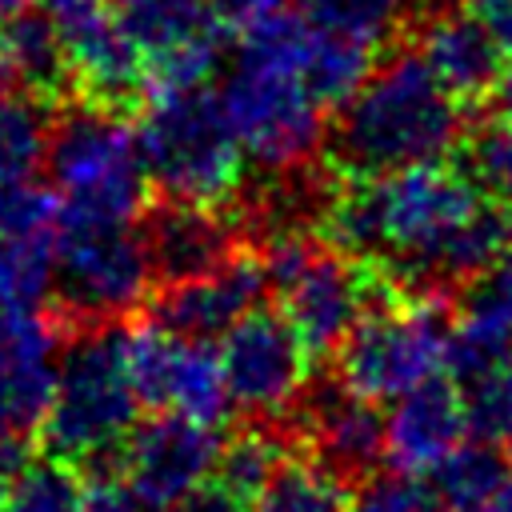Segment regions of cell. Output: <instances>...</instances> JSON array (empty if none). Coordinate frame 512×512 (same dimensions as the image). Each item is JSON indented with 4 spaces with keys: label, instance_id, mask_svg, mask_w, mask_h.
Masks as SVG:
<instances>
[{
    "label": "cell",
    "instance_id": "36",
    "mask_svg": "<svg viewBox=\"0 0 512 512\" xmlns=\"http://www.w3.org/2000/svg\"><path fill=\"white\" fill-rule=\"evenodd\" d=\"M212 4H216L220 24L244 32V28H252V24H264V20L280 16V12H288L292 0H212Z\"/></svg>",
    "mask_w": 512,
    "mask_h": 512
},
{
    "label": "cell",
    "instance_id": "5",
    "mask_svg": "<svg viewBox=\"0 0 512 512\" xmlns=\"http://www.w3.org/2000/svg\"><path fill=\"white\" fill-rule=\"evenodd\" d=\"M452 300L396 288L372 268V300L336 348V376L368 400H396L448 368Z\"/></svg>",
    "mask_w": 512,
    "mask_h": 512
},
{
    "label": "cell",
    "instance_id": "20",
    "mask_svg": "<svg viewBox=\"0 0 512 512\" xmlns=\"http://www.w3.org/2000/svg\"><path fill=\"white\" fill-rule=\"evenodd\" d=\"M508 480V456L496 440H468L456 444L428 476L424 492L432 500V512H480L500 484Z\"/></svg>",
    "mask_w": 512,
    "mask_h": 512
},
{
    "label": "cell",
    "instance_id": "21",
    "mask_svg": "<svg viewBox=\"0 0 512 512\" xmlns=\"http://www.w3.org/2000/svg\"><path fill=\"white\" fill-rule=\"evenodd\" d=\"M112 12L144 60L204 36H220L212 0H112Z\"/></svg>",
    "mask_w": 512,
    "mask_h": 512
},
{
    "label": "cell",
    "instance_id": "8",
    "mask_svg": "<svg viewBox=\"0 0 512 512\" xmlns=\"http://www.w3.org/2000/svg\"><path fill=\"white\" fill-rule=\"evenodd\" d=\"M156 272L132 224H60L56 308L68 320H128L144 312Z\"/></svg>",
    "mask_w": 512,
    "mask_h": 512
},
{
    "label": "cell",
    "instance_id": "23",
    "mask_svg": "<svg viewBox=\"0 0 512 512\" xmlns=\"http://www.w3.org/2000/svg\"><path fill=\"white\" fill-rule=\"evenodd\" d=\"M56 104L4 84L0 88V176H36V168L48 160Z\"/></svg>",
    "mask_w": 512,
    "mask_h": 512
},
{
    "label": "cell",
    "instance_id": "11",
    "mask_svg": "<svg viewBox=\"0 0 512 512\" xmlns=\"http://www.w3.org/2000/svg\"><path fill=\"white\" fill-rule=\"evenodd\" d=\"M376 400L356 396L340 384V376L308 380L300 404L288 416V432L296 448L312 456L320 468L340 476L344 484H360L384 464V416L372 408Z\"/></svg>",
    "mask_w": 512,
    "mask_h": 512
},
{
    "label": "cell",
    "instance_id": "18",
    "mask_svg": "<svg viewBox=\"0 0 512 512\" xmlns=\"http://www.w3.org/2000/svg\"><path fill=\"white\" fill-rule=\"evenodd\" d=\"M0 48L12 72L16 88H28L52 104L72 100V64H68V48L56 32V24L48 20V12H32L24 8L12 20H0Z\"/></svg>",
    "mask_w": 512,
    "mask_h": 512
},
{
    "label": "cell",
    "instance_id": "44",
    "mask_svg": "<svg viewBox=\"0 0 512 512\" xmlns=\"http://www.w3.org/2000/svg\"><path fill=\"white\" fill-rule=\"evenodd\" d=\"M0 500H4V476H0Z\"/></svg>",
    "mask_w": 512,
    "mask_h": 512
},
{
    "label": "cell",
    "instance_id": "29",
    "mask_svg": "<svg viewBox=\"0 0 512 512\" xmlns=\"http://www.w3.org/2000/svg\"><path fill=\"white\" fill-rule=\"evenodd\" d=\"M68 328L72 320L60 308H0V380L32 364L56 360V348H64Z\"/></svg>",
    "mask_w": 512,
    "mask_h": 512
},
{
    "label": "cell",
    "instance_id": "1",
    "mask_svg": "<svg viewBox=\"0 0 512 512\" xmlns=\"http://www.w3.org/2000/svg\"><path fill=\"white\" fill-rule=\"evenodd\" d=\"M464 112L416 48H396L360 92L340 104L324 160L348 180L448 160L468 132Z\"/></svg>",
    "mask_w": 512,
    "mask_h": 512
},
{
    "label": "cell",
    "instance_id": "42",
    "mask_svg": "<svg viewBox=\"0 0 512 512\" xmlns=\"http://www.w3.org/2000/svg\"><path fill=\"white\" fill-rule=\"evenodd\" d=\"M480 512H512V472H508V480L500 484V492H496Z\"/></svg>",
    "mask_w": 512,
    "mask_h": 512
},
{
    "label": "cell",
    "instance_id": "30",
    "mask_svg": "<svg viewBox=\"0 0 512 512\" xmlns=\"http://www.w3.org/2000/svg\"><path fill=\"white\" fill-rule=\"evenodd\" d=\"M456 152H460V168L472 176V184L484 196L512 204V120L508 116L496 112L492 120L472 124Z\"/></svg>",
    "mask_w": 512,
    "mask_h": 512
},
{
    "label": "cell",
    "instance_id": "28",
    "mask_svg": "<svg viewBox=\"0 0 512 512\" xmlns=\"http://www.w3.org/2000/svg\"><path fill=\"white\" fill-rule=\"evenodd\" d=\"M56 288V232L0 236V308H36Z\"/></svg>",
    "mask_w": 512,
    "mask_h": 512
},
{
    "label": "cell",
    "instance_id": "40",
    "mask_svg": "<svg viewBox=\"0 0 512 512\" xmlns=\"http://www.w3.org/2000/svg\"><path fill=\"white\" fill-rule=\"evenodd\" d=\"M492 100H496V112L512 120V68H508V72L500 76V84H496V92H492Z\"/></svg>",
    "mask_w": 512,
    "mask_h": 512
},
{
    "label": "cell",
    "instance_id": "26",
    "mask_svg": "<svg viewBox=\"0 0 512 512\" xmlns=\"http://www.w3.org/2000/svg\"><path fill=\"white\" fill-rule=\"evenodd\" d=\"M344 500L348 484L300 452L272 472L248 512H344Z\"/></svg>",
    "mask_w": 512,
    "mask_h": 512
},
{
    "label": "cell",
    "instance_id": "9",
    "mask_svg": "<svg viewBox=\"0 0 512 512\" xmlns=\"http://www.w3.org/2000/svg\"><path fill=\"white\" fill-rule=\"evenodd\" d=\"M220 364L232 408L244 412V420L288 428V416L312 380V356L284 312L256 304L248 316H240L224 332Z\"/></svg>",
    "mask_w": 512,
    "mask_h": 512
},
{
    "label": "cell",
    "instance_id": "43",
    "mask_svg": "<svg viewBox=\"0 0 512 512\" xmlns=\"http://www.w3.org/2000/svg\"><path fill=\"white\" fill-rule=\"evenodd\" d=\"M24 8H32V0H0V20H12V16H20Z\"/></svg>",
    "mask_w": 512,
    "mask_h": 512
},
{
    "label": "cell",
    "instance_id": "38",
    "mask_svg": "<svg viewBox=\"0 0 512 512\" xmlns=\"http://www.w3.org/2000/svg\"><path fill=\"white\" fill-rule=\"evenodd\" d=\"M24 444H28L24 436H12V432L0 428V476H4V480L28 460V448H24Z\"/></svg>",
    "mask_w": 512,
    "mask_h": 512
},
{
    "label": "cell",
    "instance_id": "19",
    "mask_svg": "<svg viewBox=\"0 0 512 512\" xmlns=\"http://www.w3.org/2000/svg\"><path fill=\"white\" fill-rule=\"evenodd\" d=\"M376 64H380L376 44L356 40L336 28H320L308 20V36L300 48V76L324 108L348 104L360 92V84L376 72Z\"/></svg>",
    "mask_w": 512,
    "mask_h": 512
},
{
    "label": "cell",
    "instance_id": "14",
    "mask_svg": "<svg viewBox=\"0 0 512 512\" xmlns=\"http://www.w3.org/2000/svg\"><path fill=\"white\" fill-rule=\"evenodd\" d=\"M136 224H140V240L148 248L156 284L204 276L228 264L240 248H248V236L232 208L164 196V200H152Z\"/></svg>",
    "mask_w": 512,
    "mask_h": 512
},
{
    "label": "cell",
    "instance_id": "25",
    "mask_svg": "<svg viewBox=\"0 0 512 512\" xmlns=\"http://www.w3.org/2000/svg\"><path fill=\"white\" fill-rule=\"evenodd\" d=\"M88 488L80 464L64 456H28L8 480L0 512H84Z\"/></svg>",
    "mask_w": 512,
    "mask_h": 512
},
{
    "label": "cell",
    "instance_id": "16",
    "mask_svg": "<svg viewBox=\"0 0 512 512\" xmlns=\"http://www.w3.org/2000/svg\"><path fill=\"white\" fill-rule=\"evenodd\" d=\"M468 416L460 400V384L428 380L404 396L392 400V412L384 416V460L392 472L404 476H428L456 444H464Z\"/></svg>",
    "mask_w": 512,
    "mask_h": 512
},
{
    "label": "cell",
    "instance_id": "34",
    "mask_svg": "<svg viewBox=\"0 0 512 512\" xmlns=\"http://www.w3.org/2000/svg\"><path fill=\"white\" fill-rule=\"evenodd\" d=\"M344 512H432V500H428L424 484H416L404 472H396V476L372 472L360 484H352Z\"/></svg>",
    "mask_w": 512,
    "mask_h": 512
},
{
    "label": "cell",
    "instance_id": "45",
    "mask_svg": "<svg viewBox=\"0 0 512 512\" xmlns=\"http://www.w3.org/2000/svg\"><path fill=\"white\" fill-rule=\"evenodd\" d=\"M508 444H512V440H508Z\"/></svg>",
    "mask_w": 512,
    "mask_h": 512
},
{
    "label": "cell",
    "instance_id": "4",
    "mask_svg": "<svg viewBox=\"0 0 512 512\" xmlns=\"http://www.w3.org/2000/svg\"><path fill=\"white\" fill-rule=\"evenodd\" d=\"M44 164L60 188V224H136L152 204V180L128 112L76 96L56 104Z\"/></svg>",
    "mask_w": 512,
    "mask_h": 512
},
{
    "label": "cell",
    "instance_id": "10",
    "mask_svg": "<svg viewBox=\"0 0 512 512\" xmlns=\"http://www.w3.org/2000/svg\"><path fill=\"white\" fill-rule=\"evenodd\" d=\"M40 8L68 48L72 96L132 116L148 100L144 52L120 28L112 0H40Z\"/></svg>",
    "mask_w": 512,
    "mask_h": 512
},
{
    "label": "cell",
    "instance_id": "39",
    "mask_svg": "<svg viewBox=\"0 0 512 512\" xmlns=\"http://www.w3.org/2000/svg\"><path fill=\"white\" fill-rule=\"evenodd\" d=\"M452 8H468V12H480V16H496L504 8H512V0H448Z\"/></svg>",
    "mask_w": 512,
    "mask_h": 512
},
{
    "label": "cell",
    "instance_id": "35",
    "mask_svg": "<svg viewBox=\"0 0 512 512\" xmlns=\"http://www.w3.org/2000/svg\"><path fill=\"white\" fill-rule=\"evenodd\" d=\"M252 504L244 500V496H236L224 480H216V476H208V480H200L196 488H188L168 512H248Z\"/></svg>",
    "mask_w": 512,
    "mask_h": 512
},
{
    "label": "cell",
    "instance_id": "37",
    "mask_svg": "<svg viewBox=\"0 0 512 512\" xmlns=\"http://www.w3.org/2000/svg\"><path fill=\"white\" fill-rule=\"evenodd\" d=\"M84 512H148V508L136 500V492L124 480H96L88 488Z\"/></svg>",
    "mask_w": 512,
    "mask_h": 512
},
{
    "label": "cell",
    "instance_id": "17",
    "mask_svg": "<svg viewBox=\"0 0 512 512\" xmlns=\"http://www.w3.org/2000/svg\"><path fill=\"white\" fill-rule=\"evenodd\" d=\"M508 352H512V248L460 288L448 368L456 380H464Z\"/></svg>",
    "mask_w": 512,
    "mask_h": 512
},
{
    "label": "cell",
    "instance_id": "31",
    "mask_svg": "<svg viewBox=\"0 0 512 512\" xmlns=\"http://www.w3.org/2000/svg\"><path fill=\"white\" fill-rule=\"evenodd\" d=\"M456 384H460L468 432L476 440H496V444L512 440V352Z\"/></svg>",
    "mask_w": 512,
    "mask_h": 512
},
{
    "label": "cell",
    "instance_id": "2",
    "mask_svg": "<svg viewBox=\"0 0 512 512\" xmlns=\"http://www.w3.org/2000/svg\"><path fill=\"white\" fill-rule=\"evenodd\" d=\"M304 36L308 16H296L292 8L244 28L220 92L240 148L260 172L304 168L328 148V108L300 76Z\"/></svg>",
    "mask_w": 512,
    "mask_h": 512
},
{
    "label": "cell",
    "instance_id": "27",
    "mask_svg": "<svg viewBox=\"0 0 512 512\" xmlns=\"http://www.w3.org/2000/svg\"><path fill=\"white\" fill-rule=\"evenodd\" d=\"M304 16L380 48L404 36V28H416L420 0H304Z\"/></svg>",
    "mask_w": 512,
    "mask_h": 512
},
{
    "label": "cell",
    "instance_id": "15",
    "mask_svg": "<svg viewBox=\"0 0 512 512\" xmlns=\"http://www.w3.org/2000/svg\"><path fill=\"white\" fill-rule=\"evenodd\" d=\"M412 36H416V52L424 56V64L452 100L476 108L496 92L508 52L496 28L488 24V16L468 8H440L420 16Z\"/></svg>",
    "mask_w": 512,
    "mask_h": 512
},
{
    "label": "cell",
    "instance_id": "3",
    "mask_svg": "<svg viewBox=\"0 0 512 512\" xmlns=\"http://www.w3.org/2000/svg\"><path fill=\"white\" fill-rule=\"evenodd\" d=\"M140 396L128 376L124 320H72L60 348L56 400L44 420V452L80 464L96 480H120L124 440L136 428Z\"/></svg>",
    "mask_w": 512,
    "mask_h": 512
},
{
    "label": "cell",
    "instance_id": "33",
    "mask_svg": "<svg viewBox=\"0 0 512 512\" xmlns=\"http://www.w3.org/2000/svg\"><path fill=\"white\" fill-rule=\"evenodd\" d=\"M60 232V200L32 176H0V236Z\"/></svg>",
    "mask_w": 512,
    "mask_h": 512
},
{
    "label": "cell",
    "instance_id": "6",
    "mask_svg": "<svg viewBox=\"0 0 512 512\" xmlns=\"http://www.w3.org/2000/svg\"><path fill=\"white\" fill-rule=\"evenodd\" d=\"M148 180L160 196L232 208L244 188V148L224 100L204 84L148 96L136 124Z\"/></svg>",
    "mask_w": 512,
    "mask_h": 512
},
{
    "label": "cell",
    "instance_id": "22",
    "mask_svg": "<svg viewBox=\"0 0 512 512\" xmlns=\"http://www.w3.org/2000/svg\"><path fill=\"white\" fill-rule=\"evenodd\" d=\"M232 408L228 384H224V364L220 352L208 348V340H188L180 336L176 348V364L168 376V392H164V408L160 412H180L204 424H224Z\"/></svg>",
    "mask_w": 512,
    "mask_h": 512
},
{
    "label": "cell",
    "instance_id": "12",
    "mask_svg": "<svg viewBox=\"0 0 512 512\" xmlns=\"http://www.w3.org/2000/svg\"><path fill=\"white\" fill-rule=\"evenodd\" d=\"M220 448L224 440L216 424L180 412H156L148 420H136V428L128 432L120 480L148 512H168L188 488L216 472Z\"/></svg>",
    "mask_w": 512,
    "mask_h": 512
},
{
    "label": "cell",
    "instance_id": "32",
    "mask_svg": "<svg viewBox=\"0 0 512 512\" xmlns=\"http://www.w3.org/2000/svg\"><path fill=\"white\" fill-rule=\"evenodd\" d=\"M220 36H204L192 44H180L172 52L148 56L144 60V76H148V96H168V92H188V88H204L220 64Z\"/></svg>",
    "mask_w": 512,
    "mask_h": 512
},
{
    "label": "cell",
    "instance_id": "13",
    "mask_svg": "<svg viewBox=\"0 0 512 512\" xmlns=\"http://www.w3.org/2000/svg\"><path fill=\"white\" fill-rule=\"evenodd\" d=\"M268 288L272 284H268L264 256L256 244H248L228 264L204 276L156 284L152 296L144 300V320L188 340H212V336H224L240 316H248Z\"/></svg>",
    "mask_w": 512,
    "mask_h": 512
},
{
    "label": "cell",
    "instance_id": "7",
    "mask_svg": "<svg viewBox=\"0 0 512 512\" xmlns=\"http://www.w3.org/2000/svg\"><path fill=\"white\" fill-rule=\"evenodd\" d=\"M256 248L280 312L304 340L312 364L332 360L372 300V264L312 228L268 236Z\"/></svg>",
    "mask_w": 512,
    "mask_h": 512
},
{
    "label": "cell",
    "instance_id": "24",
    "mask_svg": "<svg viewBox=\"0 0 512 512\" xmlns=\"http://www.w3.org/2000/svg\"><path fill=\"white\" fill-rule=\"evenodd\" d=\"M296 436L284 424H244L236 436L224 440L220 460H216V480H224L236 496L248 504L260 496V488L272 480V472L292 456Z\"/></svg>",
    "mask_w": 512,
    "mask_h": 512
},
{
    "label": "cell",
    "instance_id": "41",
    "mask_svg": "<svg viewBox=\"0 0 512 512\" xmlns=\"http://www.w3.org/2000/svg\"><path fill=\"white\" fill-rule=\"evenodd\" d=\"M488 24L496 28V36H500V44H504V52H508V60H512V8L488 16Z\"/></svg>",
    "mask_w": 512,
    "mask_h": 512
}]
</instances>
